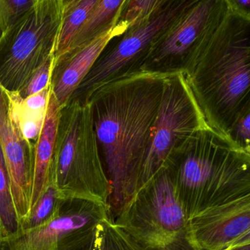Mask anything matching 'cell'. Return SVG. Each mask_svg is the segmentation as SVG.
<instances>
[{
  "label": "cell",
  "instance_id": "21",
  "mask_svg": "<svg viewBox=\"0 0 250 250\" xmlns=\"http://www.w3.org/2000/svg\"><path fill=\"white\" fill-rule=\"evenodd\" d=\"M164 0H125L118 24L128 29L147 20Z\"/></svg>",
  "mask_w": 250,
  "mask_h": 250
},
{
  "label": "cell",
  "instance_id": "12",
  "mask_svg": "<svg viewBox=\"0 0 250 250\" xmlns=\"http://www.w3.org/2000/svg\"><path fill=\"white\" fill-rule=\"evenodd\" d=\"M196 250H225L250 243V194L204 210L188 221Z\"/></svg>",
  "mask_w": 250,
  "mask_h": 250
},
{
  "label": "cell",
  "instance_id": "25",
  "mask_svg": "<svg viewBox=\"0 0 250 250\" xmlns=\"http://www.w3.org/2000/svg\"><path fill=\"white\" fill-rule=\"evenodd\" d=\"M234 2L240 8L243 9H248L250 8V0H233Z\"/></svg>",
  "mask_w": 250,
  "mask_h": 250
},
{
  "label": "cell",
  "instance_id": "10",
  "mask_svg": "<svg viewBox=\"0 0 250 250\" xmlns=\"http://www.w3.org/2000/svg\"><path fill=\"white\" fill-rule=\"evenodd\" d=\"M221 0H190L155 39L140 71L169 75L183 72Z\"/></svg>",
  "mask_w": 250,
  "mask_h": 250
},
{
  "label": "cell",
  "instance_id": "26",
  "mask_svg": "<svg viewBox=\"0 0 250 250\" xmlns=\"http://www.w3.org/2000/svg\"><path fill=\"white\" fill-rule=\"evenodd\" d=\"M225 250H250V244H243L234 246V247L227 249Z\"/></svg>",
  "mask_w": 250,
  "mask_h": 250
},
{
  "label": "cell",
  "instance_id": "15",
  "mask_svg": "<svg viewBox=\"0 0 250 250\" xmlns=\"http://www.w3.org/2000/svg\"><path fill=\"white\" fill-rule=\"evenodd\" d=\"M51 90L49 84L42 91L24 100L18 93L7 91L17 113L21 132L24 138L35 147L43 128Z\"/></svg>",
  "mask_w": 250,
  "mask_h": 250
},
{
  "label": "cell",
  "instance_id": "16",
  "mask_svg": "<svg viewBox=\"0 0 250 250\" xmlns=\"http://www.w3.org/2000/svg\"><path fill=\"white\" fill-rule=\"evenodd\" d=\"M125 2V0H99L68 49L88 44L113 28L119 20Z\"/></svg>",
  "mask_w": 250,
  "mask_h": 250
},
{
  "label": "cell",
  "instance_id": "1",
  "mask_svg": "<svg viewBox=\"0 0 250 250\" xmlns=\"http://www.w3.org/2000/svg\"><path fill=\"white\" fill-rule=\"evenodd\" d=\"M167 76L137 71L102 86L87 102L113 219L138 190Z\"/></svg>",
  "mask_w": 250,
  "mask_h": 250
},
{
  "label": "cell",
  "instance_id": "17",
  "mask_svg": "<svg viewBox=\"0 0 250 250\" xmlns=\"http://www.w3.org/2000/svg\"><path fill=\"white\" fill-rule=\"evenodd\" d=\"M71 250H143L114 222L106 218L95 228L88 239Z\"/></svg>",
  "mask_w": 250,
  "mask_h": 250
},
{
  "label": "cell",
  "instance_id": "13",
  "mask_svg": "<svg viewBox=\"0 0 250 250\" xmlns=\"http://www.w3.org/2000/svg\"><path fill=\"white\" fill-rule=\"evenodd\" d=\"M126 28L117 23L107 33L88 44L68 49L55 58L51 74V89L61 108L67 104L82 80L111 40L125 33Z\"/></svg>",
  "mask_w": 250,
  "mask_h": 250
},
{
  "label": "cell",
  "instance_id": "7",
  "mask_svg": "<svg viewBox=\"0 0 250 250\" xmlns=\"http://www.w3.org/2000/svg\"><path fill=\"white\" fill-rule=\"evenodd\" d=\"M189 2L190 0H164L147 20L127 29L113 44L110 41L82 80L68 103L87 104L91 95L102 86L140 71L155 39Z\"/></svg>",
  "mask_w": 250,
  "mask_h": 250
},
{
  "label": "cell",
  "instance_id": "20",
  "mask_svg": "<svg viewBox=\"0 0 250 250\" xmlns=\"http://www.w3.org/2000/svg\"><path fill=\"white\" fill-rule=\"evenodd\" d=\"M61 199L55 184L51 181L28 215L20 222V230L34 229L50 222L58 212Z\"/></svg>",
  "mask_w": 250,
  "mask_h": 250
},
{
  "label": "cell",
  "instance_id": "9",
  "mask_svg": "<svg viewBox=\"0 0 250 250\" xmlns=\"http://www.w3.org/2000/svg\"><path fill=\"white\" fill-rule=\"evenodd\" d=\"M110 216L107 204L86 199L61 198L50 222L5 237L0 250H71L88 239L96 226Z\"/></svg>",
  "mask_w": 250,
  "mask_h": 250
},
{
  "label": "cell",
  "instance_id": "8",
  "mask_svg": "<svg viewBox=\"0 0 250 250\" xmlns=\"http://www.w3.org/2000/svg\"><path fill=\"white\" fill-rule=\"evenodd\" d=\"M207 126L183 73L167 76L150 149L139 179L138 189L165 168L172 156L197 131Z\"/></svg>",
  "mask_w": 250,
  "mask_h": 250
},
{
  "label": "cell",
  "instance_id": "6",
  "mask_svg": "<svg viewBox=\"0 0 250 250\" xmlns=\"http://www.w3.org/2000/svg\"><path fill=\"white\" fill-rule=\"evenodd\" d=\"M63 0H36L0 42V84L18 93L32 74L55 55Z\"/></svg>",
  "mask_w": 250,
  "mask_h": 250
},
{
  "label": "cell",
  "instance_id": "27",
  "mask_svg": "<svg viewBox=\"0 0 250 250\" xmlns=\"http://www.w3.org/2000/svg\"><path fill=\"white\" fill-rule=\"evenodd\" d=\"M3 228H2V222H1V219H0V244H1V242H2V239H3Z\"/></svg>",
  "mask_w": 250,
  "mask_h": 250
},
{
  "label": "cell",
  "instance_id": "18",
  "mask_svg": "<svg viewBox=\"0 0 250 250\" xmlns=\"http://www.w3.org/2000/svg\"><path fill=\"white\" fill-rule=\"evenodd\" d=\"M99 0H63L62 21L55 46V58L71 46L77 32Z\"/></svg>",
  "mask_w": 250,
  "mask_h": 250
},
{
  "label": "cell",
  "instance_id": "11",
  "mask_svg": "<svg viewBox=\"0 0 250 250\" xmlns=\"http://www.w3.org/2000/svg\"><path fill=\"white\" fill-rule=\"evenodd\" d=\"M0 146L9 172L13 200L20 224L30 210L35 146L24 138L8 92L1 84Z\"/></svg>",
  "mask_w": 250,
  "mask_h": 250
},
{
  "label": "cell",
  "instance_id": "23",
  "mask_svg": "<svg viewBox=\"0 0 250 250\" xmlns=\"http://www.w3.org/2000/svg\"><path fill=\"white\" fill-rule=\"evenodd\" d=\"M54 60L55 55H52L32 74L25 85L17 93L21 99L24 100L33 95L36 94L49 86Z\"/></svg>",
  "mask_w": 250,
  "mask_h": 250
},
{
  "label": "cell",
  "instance_id": "4",
  "mask_svg": "<svg viewBox=\"0 0 250 250\" xmlns=\"http://www.w3.org/2000/svg\"><path fill=\"white\" fill-rule=\"evenodd\" d=\"M51 181L61 198L109 203L110 184L101 160L88 104L69 102L61 109Z\"/></svg>",
  "mask_w": 250,
  "mask_h": 250
},
{
  "label": "cell",
  "instance_id": "5",
  "mask_svg": "<svg viewBox=\"0 0 250 250\" xmlns=\"http://www.w3.org/2000/svg\"><path fill=\"white\" fill-rule=\"evenodd\" d=\"M188 221L166 168L138 189L114 217L143 250H196Z\"/></svg>",
  "mask_w": 250,
  "mask_h": 250
},
{
  "label": "cell",
  "instance_id": "24",
  "mask_svg": "<svg viewBox=\"0 0 250 250\" xmlns=\"http://www.w3.org/2000/svg\"><path fill=\"white\" fill-rule=\"evenodd\" d=\"M250 113L237 123L230 134V140L237 147L250 153Z\"/></svg>",
  "mask_w": 250,
  "mask_h": 250
},
{
  "label": "cell",
  "instance_id": "3",
  "mask_svg": "<svg viewBox=\"0 0 250 250\" xmlns=\"http://www.w3.org/2000/svg\"><path fill=\"white\" fill-rule=\"evenodd\" d=\"M165 168L188 219L250 194V153L209 126L197 131Z\"/></svg>",
  "mask_w": 250,
  "mask_h": 250
},
{
  "label": "cell",
  "instance_id": "2",
  "mask_svg": "<svg viewBox=\"0 0 250 250\" xmlns=\"http://www.w3.org/2000/svg\"><path fill=\"white\" fill-rule=\"evenodd\" d=\"M250 10L221 0L182 72L208 126L230 142L250 113Z\"/></svg>",
  "mask_w": 250,
  "mask_h": 250
},
{
  "label": "cell",
  "instance_id": "22",
  "mask_svg": "<svg viewBox=\"0 0 250 250\" xmlns=\"http://www.w3.org/2000/svg\"><path fill=\"white\" fill-rule=\"evenodd\" d=\"M36 0H0V42L7 32L35 3Z\"/></svg>",
  "mask_w": 250,
  "mask_h": 250
},
{
  "label": "cell",
  "instance_id": "19",
  "mask_svg": "<svg viewBox=\"0 0 250 250\" xmlns=\"http://www.w3.org/2000/svg\"><path fill=\"white\" fill-rule=\"evenodd\" d=\"M0 219L3 228L4 238L20 230V221L14 206L11 191V178L0 146Z\"/></svg>",
  "mask_w": 250,
  "mask_h": 250
},
{
  "label": "cell",
  "instance_id": "14",
  "mask_svg": "<svg viewBox=\"0 0 250 250\" xmlns=\"http://www.w3.org/2000/svg\"><path fill=\"white\" fill-rule=\"evenodd\" d=\"M61 107L51 90L43 128L35 147L34 174L30 210L43 194L51 181L58 120ZM30 213V212H29Z\"/></svg>",
  "mask_w": 250,
  "mask_h": 250
}]
</instances>
